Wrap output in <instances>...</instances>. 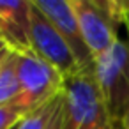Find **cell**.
Masks as SVG:
<instances>
[{
	"label": "cell",
	"mask_w": 129,
	"mask_h": 129,
	"mask_svg": "<svg viewBox=\"0 0 129 129\" xmlns=\"http://www.w3.org/2000/svg\"><path fill=\"white\" fill-rule=\"evenodd\" d=\"M30 46L39 58L53 66L66 80L81 73L71 48L67 46L60 32L53 27V23L46 18V14L37 9L34 0H32Z\"/></svg>",
	"instance_id": "cell-4"
},
{
	"label": "cell",
	"mask_w": 129,
	"mask_h": 129,
	"mask_svg": "<svg viewBox=\"0 0 129 129\" xmlns=\"http://www.w3.org/2000/svg\"><path fill=\"white\" fill-rule=\"evenodd\" d=\"M18 74L21 95L16 104H20L27 115L62 94L66 87V78L34 51L18 53Z\"/></svg>",
	"instance_id": "cell-3"
},
{
	"label": "cell",
	"mask_w": 129,
	"mask_h": 129,
	"mask_svg": "<svg viewBox=\"0 0 129 129\" xmlns=\"http://www.w3.org/2000/svg\"><path fill=\"white\" fill-rule=\"evenodd\" d=\"M115 129H124V127H122V124H117V125H115Z\"/></svg>",
	"instance_id": "cell-15"
},
{
	"label": "cell",
	"mask_w": 129,
	"mask_h": 129,
	"mask_svg": "<svg viewBox=\"0 0 129 129\" xmlns=\"http://www.w3.org/2000/svg\"><path fill=\"white\" fill-rule=\"evenodd\" d=\"M85 43L97 60L118 41V27L124 25L127 2L111 0H71Z\"/></svg>",
	"instance_id": "cell-1"
},
{
	"label": "cell",
	"mask_w": 129,
	"mask_h": 129,
	"mask_svg": "<svg viewBox=\"0 0 129 129\" xmlns=\"http://www.w3.org/2000/svg\"><path fill=\"white\" fill-rule=\"evenodd\" d=\"M95 80L113 124H122L129 113V43L118 39L95 60Z\"/></svg>",
	"instance_id": "cell-2"
},
{
	"label": "cell",
	"mask_w": 129,
	"mask_h": 129,
	"mask_svg": "<svg viewBox=\"0 0 129 129\" xmlns=\"http://www.w3.org/2000/svg\"><path fill=\"white\" fill-rule=\"evenodd\" d=\"M25 117L27 111L16 103L0 104V129H14Z\"/></svg>",
	"instance_id": "cell-10"
},
{
	"label": "cell",
	"mask_w": 129,
	"mask_h": 129,
	"mask_svg": "<svg viewBox=\"0 0 129 129\" xmlns=\"http://www.w3.org/2000/svg\"><path fill=\"white\" fill-rule=\"evenodd\" d=\"M30 23H32V0L0 2V39L14 53L32 51Z\"/></svg>",
	"instance_id": "cell-6"
},
{
	"label": "cell",
	"mask_w": 129,
	"mask_h": 129,
	"mask_svg": "<svg viewBox=\"0 0 129 129\" xmlns=\"http://www.w3.org/2000/svg\"><path fill=\"white\" fill-rule=\"evenodd\" d=\"M117 124H113L103 99L99 103L94 104V108L88 111V115L85 117V120L80 124L78 129H115Z\"/></svg>",
	"instance_id": "cell-9"
},
{
	"label": "cell",
	"mask_w": 129,
	"mask_h": 129,
	"mask_svg": "<svg viewBox=\"0 0 129 129\" xmlns=\"http://www.w3.org/2000/svg\"><path fill=\"white\" fill-rule=\"evenodd\" d=\"M34 4L37 6L39 11L46 14V18L60 32V36L71 48L80 66V71L87 74H95V58L92 57L85 43L80 21L73 9V2L71 0H34Z\"/></svg>",
	"instance_id": "cell-5"
},
{
	"label": "cell",
	"mask_w": 129,
	"mask_h": 129,
	"mask_svg": "<svg viewBox=\"0 0 129 129\" xmlns=\"http://www.w3.org/2000/svg\"><path fill=\"white\" fill-rule=\"evenodd\" d=\"M64 127H66V108H64V99H62L58 110L51 117V120H50L46 129H64Z\"/></svg>",
	"instance_id": "cell-11"
},
{
	"label": "cell",
	"mask_w": 129,
	"mask_h": 129,
	"mask_svg": "<svg viewBox=\"0 0 129 129\" xmlns=\"http://www.w3.org/2000/svg\"><path fill=\"white\" fill-rule=\"evenodd\" d=\"M16 127H18V125H16ZM16 127H14V129H16Z\"/></svg>",
	"instance_id": "cell-16"
},
{
	"label": "cell",
	"mask_w": 129,
	"mask_h": 129,
	"mask_svg": "<svg viewBox=\"0 0 129 129\" xmlns=\"http://www.w3.org/2000/svg\"><path fill=\"white\" fill-rule=\"evenodd\" d=\"M21 95L20 74H18V53L11 55L0 66V104L16 103Z\"/></svg>",
	"instance_id": "cell-7"
},
{
	"label": "cell",
	"mask_w": 129,
	"mask_h": 129,
	"mask_svg": "<svg viewBox=\"0 0 129 129\" xmlns=\"http://www.w3.org/2000/svg\"><path fill=\"white\" fill-rule=\"evenodd\" d=\"M124 25H125V28H127V32H129V2H127V9H125V20H124Z\"/></svg>",
	"instance_id": "cell-13"
},
{
	"label": "cell",
	"mask_w": 129,
	"mask_h": 129,
	"mask_svg": "<svg viewBox=\"0 0 129 129\" xmlns=\"http://www.w3.org/2000/svg\"><path fill=\"white\" fill-rule=\"evenodd\" d=\"M62 99H64V92L58 94L57 97L50 99L48 103H44V104L39 106L37 110L30 111V113L18 124L16 129H46L48 124H50V120H51V117H53L55 111L58 110Z\"/></svg>",
	"instance_id": "cell-8"
},
{
	"label": "cell",
	"mask_w": 129,
	"mask_h": 129,
	"mask_svg": "<svg viewBox=\"0 0 129 129\" xmlns=\"http://www.w3.org/2000/svg\"><path fill=\"white\" fill-rule=\"evenodd\" d=\"M122 127H124V129H129V113H127L125 118L122 120Z\"/></svg>",
	"instance_id": "cell-14"
},
{
	"label": "cell",
	"mask_w": 129,
	"mask_h": 129,
	"mask_svg": "<svg viewBox=\"0 0 129 129\" xmlns=\"http://www.w3.org/2000/svg\"><path fill=\"white\" fill-rule=\"evenodd\" d=\"M11 51H13V50H11V48L2 41V39H0V66H2V64H4V60L11 55Z\"/></svg>",
	"instance_id": "cell-12"
}]
</instances>
